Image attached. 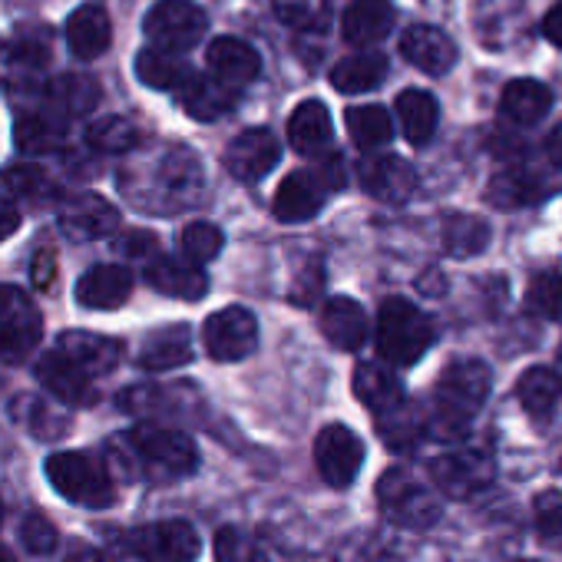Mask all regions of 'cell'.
I'll list each match as a JSON object with an SVG mask.
<instances>
[{"label":"cell","instance_id":"6da1fadb","mask_svg":"<svg viewBox=\"0 0 562 562\" xmlns=\"http://www.w3.org/2000/svg\"><path fill=\"white\" fill-rule=\"evenodd\" d=\"M110 463L123 480H182L195 473V440L172 427H136L110 443Z\"/></svg>","mask_w":562,"mask_h":562},{"label":"cell","instance_id":"7a4b0ae2","mask_svg":"<svg viewBox=\"0 0 562 562\" xmlns=\"http://www.w3.org/2000/svg\"><path fill=\"white\" fill-rule=\"evenodd\" d=\"M126 195L153 212L162 215H176L182 209H192L202 195V162L192 149L186 146H172L162 149L153 159V169L136 176V179H123Z\"/></svg>","mask_w":562,"mask_h":562},{"label":"cell","instance_id":"3957f363","mask_svg":"<svg viewBox=\"0 0 562 562\" xmlns=\"http://www.w3.org/2000/svg\"><path fill=\"white\" fill-rule=\"evenodd\" d=\"M490 368L483 361H453L434 391V430L440 437H463L470 430V424L476 420V414L483 411L486 397H490Z\"/></svg>","mask_w":562,"mask_h":562},{"label":"cell","instance_id":"277c9868","mask_svg":"<svg viewBox=\"0 0 562 562\" xmlns=\"http://www.w3.org/2000/svg\"><path fill=\"white\" fill-rule=\"evenodd\" d=\"M434 345V322L404 299H387L378 315V351L394 368L417 364Z\"/></svg>","mask_w":562,"mask_h":562},{"label":"cell","instance_id":"5b68a950","mask_svg":"<svg viewBox=\"0 0 562 562\" xmlns=\"http://www.w3.org/2000/svg\"><path fill=\"white\" fill-rule=\"evenodd\" d=\"M47 480L64 499H70L77 506L106 509L116 503V486H113L110 470L90 453H80V450L54 453L47 460Z\"/></svg>","mask_w":562,"mask_h":562},{"label":"cell","instance_id":"8992f818","mask_svg":"<svg viewBox=\"0 0 562 562\" xmlns=\"http://www.w3.org/2000/svg\"><path fill=\"white\" fill-rule=\"evenodd\" d=\"M378 503L381 513L401 529H430L443 513L440 499L407 470H387L381 476Z\"/></svg>","mask_w":562,"mask_h":562},{"label":"cell","instance_id":"52a82bcc","mask_svg":"<svg viewBox=\"0 0 562 562\" xmlns=\"http://www.w3.org/2000/svg\"><path fill=\"white\" fill-rule=\"evenodd\" d=\"M44 341V315L18 285H0V358L18 364Z\"/></svg>","mask_w":562,"mask_h":562},{"label":"cell","instance_id":"ba28073f","mask_svg":"<svg viewBox=\"0 0 562 562\" xmlns=\"http://www.w3.org/2000/svg\"><path fill=\"white\" fill-rule=\"evenodd\" d=\"M430 476L440 493H447L453 499H467L493 483L496 463L486 447H457V450L440 453L430 463Z\"/></svg>","mask_w":562,"mask_h":562},{"label":"cell","instance_id":"9c48e42d","mask_svg":"<svg viewBox=\"0 0 562 562\" xmlns=\"http://www.w3.org/2000/svg\"><path fill=\"white\" fill-rule=\"evenodd\" d=\"M205 27H209L205 14L195 4H189V0H162V4H156L143 21L146 37L156 47L176 50V54L195 47L202 41Z\"/></svg>","mask_w":562,"mask_h":562},{"label":"cell","instance_id":"30bf717a","mask_svg":"<svg viewBox=\"0 0 562 562\" xmlns=\"http://www.w3.org/2000/svg\"><path fill=\"white\" fill-rule=\"evenodd\" d=\"M202 341H205V351L212 361H222V364L241 361L258 345V322L248 308L228 305V308L209 315V322L202 328Z\"/></svg>","mask_w":562,"mask_h":562},{"label":"cell","instance_id":"8fae6325","mask_svg":"<svg viewBox=\"0 0 562 562\" xmlns=\"http://www.w3.org/2000/svg\"><path fill=\"white\" fill-rule=\"evenodd\" d=\"M364 463V443L345 424H328L315 440V467L322 480L335 490H345L358 480Z\"/></svg>","mask_w":562,"mask_h":562},{"label":"cell","instance_id":"7c38bea8","mask_svg":"<svg viewBox=\"0 0 562 562\" xmlns=\"http://www.w3.org/2000/svg\"><path fill=\"white\" fill-rule=\"evenodd\" d=\"M278 156H281V146L274 133L265 126H251L225 146V169L238 182H258L278 166Z\"/></svg>","mask_w":562,"mask_h":562},{"label":"cell","instance_id":"4fadbf2b","mask_svg":"<svg viewBox=\"0 0 562 562\" xmlns=\"http://www.w3.org/2000/svg\"><path fill=\"white\" fill-rule=\"evenodd\" d=\"M133 542L153 562H192L199 555V532L186 519H162L143 526Z\"/></svg>","mask_w":562,"mask_h":562},{"label":"cell","instance_id":"5bb4252c","mask_svg":"<svg viewBox=\"0 0 562 562\" xmlns=\"http://www.w3.org/2000/svg\"><path fill=\"white\" fill-rule=\"evenodd\" d=\"M361 189L378 199V202H407L414 195V186H417V172L407 159L401 156H371L361 162Z\"/></svg>","mask_w":562,"mask_h":562},{"label":"cell","instance_id":"9a60e30c","mask_svg":"<svg viewBox=\"0 0 562 562\" xmlns=\"http://www.w3.org/2000/svg\"><path fill=\"white\" fill-rule=\"evenodd\" d=\"M47 44L34 41V37H21L0 47V83H4L11 93H27L37 90L44 83L47 74Z\"/></svg>","mask_w":562,"mask_h":562},{"label":"cell","instance_id":"2e32d148","mask_svg":"<svg viewBox=\"0 0 562 562\" xmlns=\"http://www.w3.org/2000/svg\"><path fill=\"white\" fill-rule=\"evenodd\" d=\"M146 281L159 295L182 299V302H199L209 292V278L192 258H172V255L153 258L146 265Z\"/></svg>","mask_w":562,"mask_h":562},{"label":"cell","instance_id":"e0dca14e","mask_svg":"<svg viewBox=\"0 0 562 562\" xmlns=\"http://www.w3.org/2000/svg\"><path fill=\"white\" fill-rule=\"evenodd\" d=\"M133 295V274L123 265H97L77 281V302L90 312H116Z\"/></svg>","mask_w":562,"mask_h":562},{"label":"cell","instance_id":"ac0fdd59","mask_svg":"<svg viewBox=\"0 0 562 562\" xmlns=\"http://www.w3.org/2000/svg\"><path fill=\"white\" fill-rule=\"evenodd\" d=\"M37 378L57 401H64L70 407H90L97 401L93 378L83 368H77L67 355H60L57 348L50 355H44V361L37 364Z\"/></svg>","mask_w":562,"mask_h":562},{"label":"cell","instance_id":"d6986e66","mask_svg":"<svg viewBox=\"0 0 562 562\" xmlns=\"http://www.w3.org/2000/svg\"><path fill=\"white\" fill-rule=\"evenodd\" d=\"M325 179L318 172H292L281 179L271 212L278 222H308L325 205Z\"/></svg>","mask_w":562,"mask_h":562},{"label":"cell","instance_id":"ffe728a7","mask_svg":"<svg viewBox=\"0 0 562 562\" xmlns=\"http://www.w3.org/2000/svg\"><path fill=\"white\" fill-rule=\"evenodd\" d=\"M401 54L424 74L443 77L457 64V44L430 24H414L401 34Z\"/></svg>","mask_w":562,"mask_h":562},{"label":"cell","instance_id":"44dd1931","mask_svg":"<svg viewBox=\"0 0 562 562\" xmlns=\"http://www.w3.org/2000/svg\"><path fill=\"white\" fill-rule=\"evenodd\" d=\"M120 225V212L100 199V195H77L64 205L60 212V228L64 235H70L74 241H93V238H106L113 235Z\"/></svg>","mask_w":562,"mask_h":562},{"label":"cell","instance_id":"7402d4cb","mask_svg":"<svg viewBox=\"0 0 562 562\" xmlns=\"http://www.w3.org/2000/svg\"><path fill=\"white\" fill-rule=\"evenodd\" d=\"M57 351L67 355L77 368H83L90 378L110 374L116 371V364L123 361V345L116 338L106 335H93V331H64L57 338Z\"/></svg>","mask_w":562,"mask_h":562},{"label":"cell","instance_id":"603a6c76","mask_svg":"<svg viewBox=\"0 0 562 562\" xmlns=\"http://www.w3.org/2000/svg\"><path fill=\"white\" fill-rule=\"evenodd\" d=\"M67 41H70V50L80 57V60H97L110 50L113 44V24H110V14L100 8V4H83L80 11L70 14L67 21Z\"/></svg>","mask_w":562,"mask_h":562},{"label":"cell","instance_id":"cb8c5ba5","mask_svg":"<svg viewBox=\"0 0 562 562\" xmlns=\"http://www.w3.org/2000/svg\"><path fill=\"white\" fill-rule=\"evenodd\" d=\"M394 31V8L387 0H355L341 18V34L355 47H374Z\"/></svg>","mask_w":562,"mask_h":562},{"label":"cell","instance_id":"d4e9b609","mask_svg":"<svg viewBox=\"0 0 562 562\" xmlns=\"http://www.w3.org/2000/svg\"><path fill=\"white\" fill-rule=\"evenodd\" d=\"M209 70L215 80L228 83V87H245L258 77L261 70V57L245 44V41H235V37H218L212 47H209Z\"/></svg>","mask_w":562,"mask_h":562},{"label":"cell","instance_id":"484cf974","mask_svg":"<svg viewBox=\"0 0 562 562\" xmlns=\"http://www.w3.org/2000/svg\"><path fill=\"white\" fill-rule=\"evenodd\" d=\"M289 143L302 156H315L331 143V113L322 100H305L289 116Z\"/></svg>","mask_w":562,"mask_h":562},{"label":"cell","instance_id":"4316f807","mask_svg":"<svg viewBox=\"0 0 562 562\" xmlns=\"http://www.w3.org/2000/svg\"><path fill=\"white\" fill-rule=\"evenodd\" d=\"M322 331L338 351H358L368 341V315L351 299H331L322 312Z\"/></svg>","mask_w":562,"mask_h":562},{"label":"cell","instance_id":"83f0119b","mask_svg":"<svg viewBox=\"0 0 562 562\" xmlns=\"http://www.w3.org/2000/svg\"><path fill=\"white\" fill-rule=\"evenodd\" d=\"M189 361H192V331L186 325H169L153 331L139 351L143 371H172Z\"/></svg>","mask_w":562,"mask_h":562},{"label":"cell","instance_id":"f1b7e54d","mask_svg":"<svg viewBox=\"0 0 562 562\" xmlns=\"http://www.w3.org/2000/svg\"><path fill=\"white\" fill-rule=\"evenodd\" d=\"M179 103L182 110L199 120V123H212L218 116H225L235 106V87L222 83V80H209V77H192L182 90H179Z\"/></svg>","mask_w":562,"mask_h":562},{"label":"cell","instance_id":"f546056e","mask_svg":"<svg viewBox=\"0 0 562 562\" xmlns=\"http://www.w3.org/2000/svg\"><path fill=\"white\" fill-rule=\"evenodd\" d=\"M136 77L149 90H176L179 93L195 74L176 50L149 47V50H139V57H136Z\"/></svg>","mask_w":562,"mask_h":562},{"label":"cell","instance_id":"4dcf8cb0","mask_svg":"<svg viewBox=\"0 0 562 562\" xmlns=\"http://www.w3.org/2000/svg\"><path fill=\"white\" fill-rule=\"evenodd\" d=\"M552 106V93L539 83V80H513L506 83L503 97H499V113L503 120L516 123V126H536Z\"/></svg>","mask_w":562,"mask_h":562},{"label":"cell","instance_id":"1f68e13d","mask_svg":"<svg viewBox=\"0 0 562 562\" xmlns=\"http://www.w3.org/2000/svg\"><path fill=\"white\" fill-rule=\"evenodd\" d=\"M387 77V57L378 50H361L345 57L335 70H331V87L338 93H368L374 87H381Z\"/></svg>","mask_w":562,"mask_h":562},{"label":"cell","instance_id":"d6a6232c","mask_svg":"<svg viewBox=\"0 0 562 562\" xmlns=\"http://www.w3.org/2000/svg\"><path fill=\"white\" fill-rule=\"evenodd\" d=\"M397 116H401V130L407 136L411 146H427L437 133V100L424 90H407L397 97Z\"/></svg>","mask_w":562,"mask_h":562},{"label":"cell","instance_id":"836d02e7","mask_svg":"<svg viewBox=\"0 0 562 562\" xmlns=\"http://www.w3.org/2000/svg\"><path fill=\"white\" fill-rule=\"evenodd\" d=\"M355 394L374 414H381V411H387V407L404 401V387H401L397 374L381 368V364H358V371H355Z\"/></svg>","mask_w":562,"mask_h":562},{"label":"cell","instance_id":"e575fe53","mask_svg":"<svg viewBox=\"0 0 562 562\" xmlns=\"http://www.w3.org/2000/svg\"><path fill=\"white\" fill-rule=\"evenodd\" d=\"M559 391H562V384H559L555 371H546V368H529L516 381V397L532 420L552 417V411L559 404Z\"/></svg>","mask_w":562,"mask_h":562},{"label":"cell","instance_id":"d590c367","mask_svg":"<svg viewBox=\"0 0 562 562\" xmlns=\"http://www.w3.org/2000/svg\"><path fill=\"white\" fill-rule=\"evenodd\" d=\"M374 417H378V430H381V437H384V443L391 450H411L427 430L424 414L411 401H401V404H394V407H387V411H381Z\"/></svg>","mask_w":562,"mask_h":562},{"label":"cell","instance_id":"8d00e7d4","mask_svg":"<svg viewBox=\"0 0 562 562\" xmlns=\"http://www.w3.org/2000/svg\"><path fill=\"white\" fill-rule=\"evenodd\" d=\"M486 241H490V225L480 215L450 212L443 218V248L453 258H473L486 248Z\"/></svg>","mask_w":562,"mask_h":562},{"label":"cell","instance_id":"74e56055","mask_svg":"<svg viewBox=\"0 0 562 562\" xmlns=\"http://www.w3.org/2000/svg\"><path fill=\"white\" fill-rule=\"evenodd\" d=\"M14 143L27 156H47L67 146V126L50 116H24L14 126Z\"/></svg>","mask_w":562,"mask_h":562},{"label":"cell","instance_id":"f35d334b","mask_svg":"<svg viewBox=\"0 0 562 562\" xmlns=\"http://www.w3.org/2000/svg\"><path fill=\"white\" fill-rule=\"evenodd\" d=\"M345 123H348V133H351L358 149H378L394 136L391 113L384 106H378V103H364V106L348 110Z\"/></svg>","mask_w":562,"mask_h":562},{"label":"cell","instance_id":"ab89813d","mask_svg":"<svg viewBox=\"0 0 562 562\" xmlns=\"http://www.w3.org/2000/svg\"><path fill=\"white\" fill-rule=\"evenodd\" d=\"M87 143L100 153L120 156V153H133L143 143V130L126 116H100L97 123H90Z\"/></svg>","mask_w":562,"mask_h":562},{"label":"cell","instance_id":"60d3db41","mask_svg":"<svg viewBox=\"0 0 562 562\" xmlns=\"http://www.w3.org/2000/svg\"><path fill=\"white\" fill-rule=\"evenodd\" d=\"M50 103L64 116H87L100 103V87L90 77L70 74V77H60V80L50 83Z\"/></svg>","mask_w":562,"mask_h":562},{"label":"cell","instance_id":"b9f144b4","mask_svg":"<svg viewBox=\"0 0 562 562\" xmlns=\"http://www.w3.org/2000/svg\"><path fill=\"white\" fill-rule=\"evenodd\" d=\"M526 308L539 318L562 322V274L555 271L536 274L526 289Z\"/></svg>","mask_w":562,"mask_h":562},{"label":"cell","instance_id":"7bdbcfd3","mask_svg":"<svg viewBox=\"0 0 562 562\" xmlns=\"http://www.w3.org/2000/svg\"><path fill=\"white\" fill-rule=\"evenodd\" d=\"M278 21H285L295 31H325L328 27V4L325 0H274Z\"/></svg>","mask_w":562,"mask_h":562},{"label":"cell","instance_id":"ee69618b","mask_svg":"<svg viewBox=\"0 0 562 562\" xmlns=\"http://www.w3.org/2000/svg\"><path fill=\"white\" fill-rule=\"evenodd\" d=\"M486 199L499 209H513V205H529L532 199H539L536 192V182L529 176H516V172H506V176H496L490 182V192Z\"/></svg>","mask_w":562,"mask_h":562},{"label":"cell","instance_id":"f6af8a7d","mask_svg":"<svg viewBox=\"0 0 562 562\" xmlns=\"http://www.w3.org/2000/svg\"><path fill=\"white\" fill-rule=\"evenodd\" d=\"M222 251V228H215L212 222H192L182 232V255L205 265Z\"/></svg>","mask_w":562,"mask_h":562},{"label":"cell","instance_id":"bcb514c9","mask_svg":"<svg viewBox=\"0 0 562 562\" xmlns=\"http://www.w3.org/2000/svg\"><path fill=\"white\" fill-rule=\"evenodd\" d=\"M21 539H24V546H27V552H34V555H47V552H54L57 549V526L44 516V513H27V519H24V526H21Z\"/></svg>","mask_w":562,"mask_h":562},{"label":"cell","instance_id":"7dc6e473","mask_svg":"<svg viewBox=\"0 0 562 562\" xmlns=\"http://www.w3.org/2000/svg\"><path fill=\"white\" fill-rule=\"evenodd\" d=\"M4 186H11L14 192L27 195V199H44L54 195V182L44 176V169L37 166H11L4 172Z\"/></svg>","mask_w":562,"mask_h":562},{"label":"cell","instance_id":"c3c4849f","mask_svg":"<svg viewBox=\"0 0 562 562\" xmlns=\"http://www.w3.org/2000/svg\"><path fill=\"white\" fill-rule=\"evenodd\" d=\"M215 562H255L251 539L235 526L218 529L215 532Z\"/></svg>","mask_w":562,"mask_h":562},{"label":"cell","instance_id":"681fc988","mask_svg":"<svg viewBox=\"0 0 562 562\" xmlns=\"http://www.w3.org/2000/svg\"><path fill=\"white\" fill-rule=\"evenodd\" d=\"M532 513H536L539 536H546V539L562 536V496L555 490H542L532 503Z\"/></svg>","mask_w":562,"mask_h":562},{"label":"cell","instance_id":"f907efd6","mask_svg":"<svg viewBox=\"0 0 562 562\" xmlns=\"http://www.w3.org/2000/svg\"><path fill=\"white\" fill-rule=\"evenodd\" d=\"M21 407L31 411V430H34V434H41V437H57V434L64 430V420H57V414H54L50 407H44L41 401L24 397Z\"/></svg>","mask_w":562,"mask_h":562},{"label":"cell","instance_id":"816d5d0a","mask_svg":"<svg viewBox=\"0 0 562 562\" xmlns=\"http://www.w3.org/2000/svg\"><path fill=\"white\" fill-rule=\"evenodd\" d=\"M34 285L37 289H44V292H50L54 289V274H57V255L54 251H41L37 258H34Z\"/></svg>","mask_w":562,"mask_h":562},{"label":"cell","instance_id":"f5cc1de1","mask_svg":"<svg viewBox=\"0 0 562 562\" xmlns=\"http://www.w3.org/2000/svg\"><path fill=\"white\" fill-rule=\"evenodd\" d=\"M156 235L153 232H126L123 235V241H120V248L126 251V255H133V258H143V255H149V251H156Z\"/></svg>","mask_w":562,"mask_h":562},{"label":"cell","instance_id":"db71d44e","mask_svg":"<svg viewBox=\"0 0 562 562\" xmlns=\"http://www.w3.org/2000/svg\"><path fill=\"white\" fill-rule=\"evenodd\" d=\"M542 34H546V41H549L552 47H559V50H562V0H559V4L546 14V21H542Z\"/></svg>","mask_w":562,"mask_h":562},{"label":"cell","instance_id":"11a10c76","mask_svg":"<svg viewBox=\"0 0 562 562\" xmlns=\"http://www.w3.org/2000/svg\"><path fill=\"white\" fill-rule=\"evenodd\" d=\"M18 228H21V212L8 199H0V241H8Z\"/></svg>","mask_w":562,"mask_h":562},{"label":"cell","instance_id":"9f6ffc18","mask_svg":"<svg viewBox=\"0 0 562 562\" xmlns=\"http://www.w3.org/2000/svg\"><path fill=\"white\" fill-rule=\"evenodd\" d=\"M64 562H103V555H100L97 546H90V542H83V539H74V542L67 546Z\"/></svg>","mask_w":562,"mask_h":562},{"label":"cell","instance_id":"6f0895ef","mask_svg":"<svg viewBox=\"0 0 562 562\" xmlns=\"http://www.w3.org/2000/svg\"><path fill=\"white\" fill-rule=\"evenodd\" d=\"M546 153H549V159L562 169V126H555V130L549 133V139H546Z\"/></svg>","mask_w":562,"mask_h":562},{"label":"cell","instance_id":"680465c9","mask_svg":"<svg viewBox=\"0 0 562 562\" xmlns=\"http://www.w3.org/2000/svg\"><path fill=\"white\" fill-rule=\"evenodd\" d=\"M0 562H18V559H14V552H11L8 546H0Z\"/></svg>","mask_w":562,"mask_h":562},{"label":"cell","instance_id":"91938a15","mask_svg":"<svg viewBox=\"0 0 562 562\" xmlns=\"http://www.w3.org/2000/svg\"><path fill=\"white\" fill-rule=\"evenodd\" d=\"M555 378H559V384H562V348H559V355H555Z\"/></svg>","mask_w":562,"mask_h":562},{"label":"cell","instance_id":"94428289","mask_svg":"<svg viewBox=\"0 0 562 562\" xmlns=\"http://www.w3.org/2000/svg\"><path fill=\"white\" fill-rule=\"evenodd\" d=\"M555 463H559V470H562V447H559V457H555Z\"/></svg>","mask_w":562,"mask_h":562},{"label":"cell","instance_id":"6125c7cd","mask_svg":"<svg viewBox=\"0 0 562 562\" xmlns=\"http://www.w3.org/2000/svg\"><path fill=\"white\" fill-rule=\"evenodd\" d=\"M0 522H4V503H0Z\"/></svg>","mask_w":562,"mask_h":562},{"label":"cell","instance_id":"be15d7a7","mask_svg":"<svg viewBox=\"0 0 562 562\" xmlns=\"http://www.w3.org/2000/svg\"><path fill=\"white\" fill-rule=\"evenodd\" d=\"M516 562H536V559H516Z\"/></svg>","mask_w":562,"mask_h":562}]
</instances>
